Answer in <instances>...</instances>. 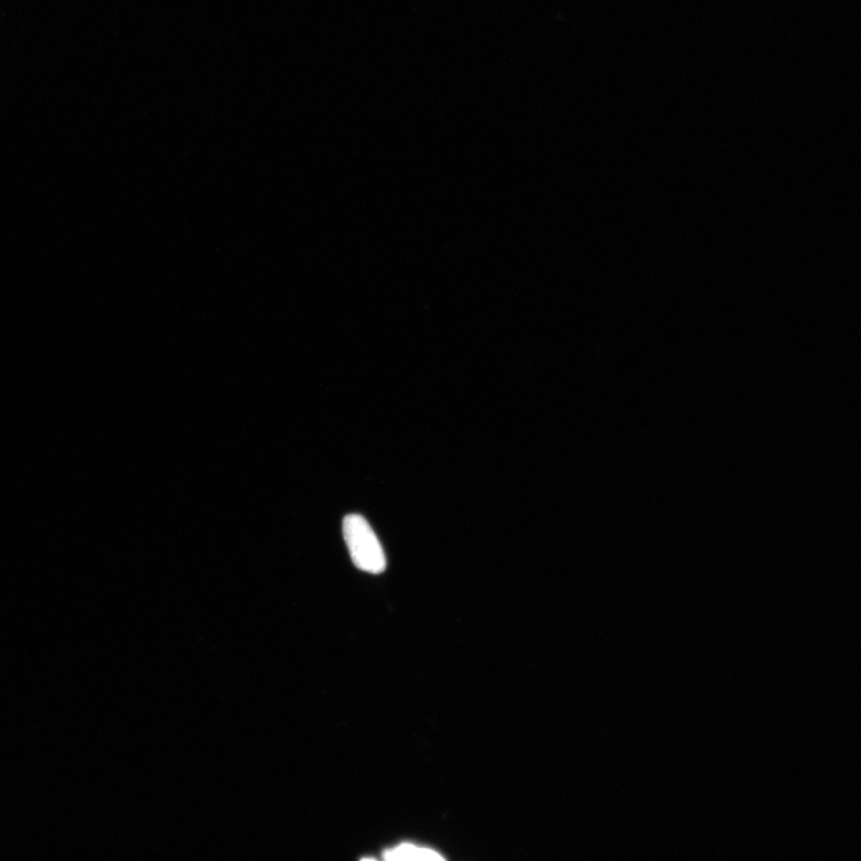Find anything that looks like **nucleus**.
<instances>
[{
    "mask_svg": "<svg viewBox=\"0 0 861 861\" xmlns=\"http://www.w3.org/2000/svg\"><path fill=\"white\" fill-rule=\"evenodd\" d=\"M344 539L352 563L361 571L379 574L387 569V559L374 529L361 515H349L343 523Z\"/></svg>",
    "mask_w": 861,
    "mask_h": 861,
    "instance_id": "1",
    "label": "nucleus"
},
{
    "mask_svg": "<svg viewBox=\"0 0 861 861\" xmlns=\"http://www.w3.org/2000/svg\"><path fill=\"white\" fill-rule=\"evenodd\" d=\"M385 861H446L445 858L428 847L401 843L383 853Z\"/></svg>",
    "mask_w": 861,
    "mask_h": 861,
    "instance_id": "2",
    "label": "nucleus"
},
{
    "mask_svg": "<svg viewBox=\"0 0 861 861\" xmlns=\"http://www.w3.org/2000/svg\"><path fill=\"white\" fill-rule=\"evenodd\" d=\"M361 861H377V860H375V859H372V858H364V859H362Z\"/></svg>",
    "mask_w": 861,
    "mask_h": 861,
    "instance_id": "3",
    "label": "nucleus"
}]
</instances>
